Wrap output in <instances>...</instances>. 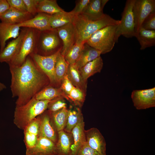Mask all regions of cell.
I'll use <instances>...</instances> for the list:
<instances>
[{"instance_id":"1","label":"cell","mask_w":155,"mask_h":155,"mask_svg":"<svg viewBox=\"0 0 155 155\" xmlns=\"http://www.w3.org/2000/svg\"><path fill=\"white\" fill-rule=\"evenodd\" d=\"M11 75L12 97H17L16 106L27 103L41 90L50 85L48 77L28 56L20 66H9Z\"/></svg>"},{"instance_id":"2","label":"cell","mask_w":155,"mask_h":155,"mask_svg":"<svg viewBox=\"0 0 155 155\" xmlns=\"http://www.w3.org/2000/svg\"><path fill=\"white\" fill-rule=\"evenodd\" d=\"M120 20L115 19L105 14L96 20L88 19L82 14L74 16L72 24L75 32V42L85 43L95 32L106 26L119 25Z\"/></svg>"},{"instance_id":"3","label":"cell","mask_w":155,"mask_h":155,"mask_svg":"<svg viewBox=\"0 0 155 155\" xmlns=\"http://www.w3.org/2000/svg\"><path fill=\"white\" fill-rule=\"evenodd\" d=\"M51 100H39L33 97L25 104L16 106L13 122L19 129L24 130L26 126L47 109Z\"/></svg>"},{"instance_id":"4","label":"cell","mask_w":155,"mask_h":155,"mask_svg":"<svg viewBox=\"0 0 155 155\" xmlns=\"http://www.w3.org/2000/svg\"><path fill=\"white\" fill-rule=\"evenodd\" d=\"M118 25L108 26L97 31L91 36L86 43L99 51L101 54L110 52L117 43L115 33Z\"/></svg>"},{"instance_id":"5","label":"cell","mask_w":155,"mask_h":155,"mask_svg":"<svg viewBox=\"0 0 155 155\" xmlns=\"http://www.w3.org/2000/svg\"><path fill=\"white\" fill-rule=\"evenodd\" d=\"M63 43L56 29L40 31L36 42V53L47 56L62 49Z\"/></svg>"},{"instance_id":"6","label":"cell","mask_w":155,"mask_h":155,"mask_svg":"<svg viewBox=\"0 0 155 155\" xmlns=\"http://www.w3.org/2000/svg\"><path fill=\"white\" fill-rule=\"evenodd\" d=\"M26 28V32L19 51L14 58L8 63L9 66H20L30 55L35 53L36 42L40 31L33 28Z\"/></svg>"},{"instance_id":"7","label":"cell","mask_w":155,"mask_h":155,"mask_svg":"<svg viewBox=\"0 0 155 155\" xmlns=\"http://www.w3.org/2000/svg\"><path fill=\"white\" fill-rule=\"evenodd\" d=\"M135 0H127L122 14L120 23L117 26L115 33L117 43L121 36L127 38L135 37V23L133 7Z\"/></svg>"},{"instance_id":"8","label":"cell","mask_w":155,"mask_h":155,"mask_svg":"<svg viewBox=\"0 0 155 155\" xmlns=\"http://www.w3.org/2000/svg\"><path fill=\"white\" fill-rule=\"evenodd\" d=\"M61 50L49 56H44L36 53H32L29 55L36 65L48 77L50 85L55 87L59 85L55 76V67L57 59Z\"/></svg>"},{"instance_id":"9","label":"cell","mask_w":155,"mask_h":155,"mask_svg":"<svg viewBox=\"0 0 155 155\" xmlns=\"http://www.w3.org/2000/svg\"><path fill=\"white\" fill-rule=\"evenodd\" d=\"M155 10V0H135L133 11L136 34L142 28L145 19L150 13Z\"/></svg>"},{"instance_id":"10","label":"cell","mask_w":155,"mask_h":155,"mask_svg":"<svg viewBox=\"0 0 155 155\" xmlns=\"http://www.w3.org/2000/svg\"><path fill=\"white\" fill-rule=\"evenodd\" d=\"M131 98L134 106L138 110L145 109L155 106V87L132 92Z\"/></svg>"},{"instance_id":"11","label":"cell","mask_w":155,"mask_h":155,"mask_svg":"<svg viewBox=\"0 0 155 155\" xmlns=\"http://www.w3.org/2000/svg\"><path fill=\"white\" fill-rule=\"evenodd\" d=\"M40 116L41 121L39 137H45L56 144L58 138V132L52 120L51 112L46 110L40 115Z\"/></svg>"},{"instance_id":"12","label":"cell","mask_w":155,"mask_h":155,"mask_svg":"<svg viewBox=\"0 0 155 155\" xmlns=\"http://www.w3.org/2000/svg\"><path fill=\"white\" fill-rule=\"evenodd\" d=\"M86 142L88 145L100 155H106V142L99 130L92 127L85 130Z\"/></svg>"},{"instance_id":"13","label":"cell","mask_w":155,"mask_h":155,"mask_svg":"<svg viewBox=\"0 0 155 155\" xmlns=\"http://www.w3.org/2000/svg\"><path fill=\"white\" fill-rule=\"evenodd\" d=\"M26 29V28L22 29L18 36L10 42L0 53V63L6 62L8 63L16 56L19 51Z\"/></svg>"},{"instance_id":"14","label":"cell","mask_w":155,"mask_h":155,"mask_svg":"<svg viewBox=\"0 0 155 155\" xmlns=\"http://www.w3.org/2000/svg\"><path fill=\"white\" fill-rule=\"evenodd\" d=\"M26 155H57L56 144L51 140L39 137L35 145L26 149Z\"/></svg>"},{"instance_id":"15","label":"cell","mask_w":155,"mask_h":155,"mask_svg":"<svg viewBox=\"0 0 155 155\" xmlns=\"http://www.w3.org/2000/svg\"><path fill=\"white\" fill-rule=\"evenodd\" d=\"M50 15L42 13H38L33 18L17 24L20 28H33L40 31L53 29L50 23Z\"/></svg>"},{"instance_id":"16","label":"cell","mask_w":155,"mask_h":155,"mask_svg":"<svg viewBox=\"0 0 155 155\" xmlns=\"http://www.w3.org/2000/svg\"><path fill=\"white\" fill-rule=\"evenodd\" d=\"M40 115L30 122L24 129V141L26 149L34 147L39 137L40 123Z\"/></svg>"},{"instance_id":"17","label":"cell","mask_w":155,"mask_h":155,"mask_svg":"<svg viewBox=\"0 0 155 155\" xmlns=\"http://www.w3.org/2000/svg\"><path fill=\"white\" fill-rule=\"evenodd\" d=\"M56 29L63 43L61 53L64 57L68 50L75 42L74 28L71 23Z\"/></svg>"},{"instance_id":"18","label":"cell","mask_w":155,"mask_h":155,"mask_svg":"<svg viewBox=\"0 0 155 155\" xmlns=\"http://www.w3.org/2000/svg\"><path fill=\"white\" fill-rule=\"evenodd\" d=\"M108 0H90L82 14L91 20L98 19L105 14L103 11L104 8Z\"/></svg>"},{"instance_id":"19","label":"cell","mask_w":155,"mask_h":155,"mask_svg":"<svg viewBox=\"0 0 155 155\" xmlns=\"http://www.w3.org/2000/svg\"><path fill=\"white\" fill-rule=\"evenodd\" d=\"M84 126L83 116L71 132L73 138V143L71 148L70 155H75L81 146L86 142Z\"/></svg>"},{"instance_id":"20","label":"cell","mask_w":155,"mask_h":155,"mask_svg":"<svg viewBox=\"0 0 155 155\" xmlns=\"http://www.w3.org/2000/svg\"><path fill=\"white\" fill-rule=\"evenodd\" d=\"M20 27L17 24L0 22V53L5 47L6 42L10 38H16L19 35Z\"/></svg>"},{"instance_id":"21","label":"cell","mask_w":155,"mask_h":155,"mask_svg":"<svg viewBox=\"0 0 155 155\" xmlns=\"http://www.w3.org/2000/svg\"><path fill=\"white\" fill-rule=\"evenodd\" d=\"M33 17L28 12H21L10 7L0 16V20L2 22L16 24L22 23Z\"/></svg>"},{"instance_id":"22","label":"cell","mask_w":155,"mask_h":155,"mask_svg":"<svg viewBox=\"0 0 155 155\" xmlns=\"http://www.w3.org/2000/svg\"><path fill=\"white\" fill-rule=\"evenodd\" d=\"M73 143L71 133L63 130L58 132V138L56 144L57 155H70L71 148Z\"/></svg>"},{"instance_id":"23","label":"cell","mask_w":155,"mask_h":155,"mask_svg":"<svg viewBox=\"0 0 155 155\" xmlns=\"http://www.w3.org/2000/svg\"><path fill=\"white\" fill-rule=\"evenodd\" d=\"M103 65V60L100 56L88 63L79 70L83 78L87 82L90 76L100 73Z\"/></svg>"},{"instance_id":"24","label":"cell","mask_w":155,"mask_h":155,"mask_svg":"<svg viewBox=\"0 0 155 155\" xmlns=\"http://www.w3.org/2000/svg\"><path fill=\"white\" fill-rule=\"evenodd\" d=\"M101 54L99 51L90 46L86 42L78 60L75 64L80 69L88 63L100 56Z\"/></svg>"},{"instance_id":"25","label":"cell","mask_w":155,"mask_h":155,"mask_svg":"<svg viewBox=\"0 0 155 155\" xmlns=\"http://www.w3.org/2000/svg\"><path fill=\"white\" fill-rule=\"evenodd\" d=\"M34 97L39 100H51L60 97L67 99L60 87H55L50 85L43 88Z\"/></svg>"},{"instance_id":"26","label":"cell","mask_w":155,"mask_h":155,"mask_svg":"<svg viewBox=\"0 0 155 155\" xmlns=\"http://www.w3.org/2000/svg\"><path fill=\"white\" fill-rule=\"evenodd\" d=\"M67 75L74 87L80 89L86 93L87 82L83 78L75 64H69Z\"/></svg>"},{"instance_id":"27","label":"cell","mask_w":155,"mask_h":155,"mask_svg":"<svg viewBox=\"0 0 155 155\" xmlns=\"http://www.w3.org/2000/svg\"><path fill=\"white\" fill-rule=\"evenodd\" d=\"M74 16L71 11H65L50 16V23L51 28L56 29L72 22Z\"/></svg>"},{"instance_id":"28","label":"cell","mask_w":155,"mask_h":155,"mask_svg":"<svg viewBox=\"0 0 155 155\" xmlns=\"http://www.w3.org/2000/svg\"><path fill=\"white\" fill-rule=\"evenodd\" d=\"M135 37L140 44L141 50L155 45V30H146L141 28Z\"/></svg>"},{"instance_id":"29","label":"cell","mask_w":155,"mask_h":155,"mask_svg":"<svg viewBox=\"0 0 155 155\" xmlns=\"http://www.w3.org/2000/svg\"><path fill=\"white\" fill-rule=\"evenodd\" d=\"M64 11L55 0H40L37 7V13H44L51 15Z\"/></svg>"},{"instance_id":"30","label":"cell","mask_w":155,"mask_h":155,"mask_svg":"<svg viewBox=\"0 0 155 155\" xmlns=\"http://www.w3.org/2000/svg\"><path fill=\"white\" fill-rule=\"evenodd\" d=\"M68 114V109L67 108L51 112L52 120L58 132L65 128L67 122Z\"/></svg>"},{"instance_id":"31","label":"cell","mask_w":155,"mask_h":155,"mask_svg":"<svg viewBox=\"0 0 155 155\" xmlns=\"http://www.w3.org/2000/svg\"><path fill=\"white\" fill-rule=\"evenodd\" d=\"M61 53L57 57L55 67V76L59 85H61L63 79L67 75L69 65L64 57L61 54Z\"/></svg>"},{"instance_id":"32","label":"cell","mask_w":155,"mask_h":155,"mask_svg":"<svg viewBox=\"0 0 155 155\" xmlns=\"http://www.w3.org/2000/svg\"><path fill=\"white\" fill-rule=\"evenodd\" d=\"M83 116L81 111L78 107L68 109L67 119L66 126L63 130L67 132L71 133L73 129L77 124Z\"/></svg>"},{"instance_id":"33","label":"cell","mask_w":155,"mask_h":155,"mask_svg":"<svg viewBox=\"0 0 155 155\" xmlns=\"http://www.w3.org/2000/svg\"><path fill=\"white\" fill-rule=\"evenodd\" d=\"M85 43L75 42L68 50L64 57L69 64L76 63L80 55Z\"/></svg>"},{"instance_id":"34","label":"cell","mask_w":155,"mask_h":155,"mask_svg":"<svg viewBox=\"0 0 155 155\" xmlns=\"http://www.w3.org/2000/svg\"><path fill=\"white\" fill-rule=\"evenodd\" d=\"M86 94V93L82 90L74 86L67 96V100L76 106H82L85 101Z\"/></svg>"},{"instance_id":"35","label":"cell","mask_w":155,"mask_h":155,"mask_svg":"<svg viewBox=\"0 0 155 155\" xmlns=\"http://www.w3.org/2000/svg\"><path fill=\"white\" fill-rule=\"evenodd\" d=\"M63 98L60 97L51 100L48 104L47 110L53 112L67 108V104Z\"/></svg>"},{"instance_id":"36","label":"cell","mask_w":155,"mask_h":155,"mask_svg":"<svg viewBox=\"0 0 155 155\" xmlns=\"http://www.w3.org/2000/svg\"><path fill=\"white\" fill-rule=\"evenodd\" d=\"M142 28L146 30H155V10L150 13L145 19Z\"/></svg>"},{"instance_id":"37","label":"cell","mask_w":155,"mask_h":155,"mask_svg":"<svg viewBox=\"0 0 155 155\" xmlns=\"http://www.w3.org/2000/svg\"><path fill=\"white\" fill-rule=\"evenodd\" d=\"M90 0H79L76 1L73 9L71 12L75 16L81 14L85 9Z\"/></svg>"},{"instance_id":"38","label":"cell","mask_w":155,"mask_h":155,"mask_svg":"<svg viewBox=\"0 0 155 155\" xmlns=\"http://www.w3.org/2000/svg\"><path fill=\"white\" fill-rule=\"evenodd\" d=\"M75 155H100L96 150L90 147L86 142L80 147Z\"/></svg>"},{"instance_id":"39","label":"cell","mask_w":155,"mask_h":155,"mask_svg":"<svg viewBox=\"0 0 155 155\" xmlns=\"http://www.w3.org/2000/svg\"><path fill=\"white\" fill-rule=\"evenodd\" d=\"M40 0H23L27 11L34 17L37 14V7Z\"/></svg>"},{"instance_id":"40","label":"cell","mask_w":155,"mask_h":155,"mask_svg":"<svg viewBox=\"0 0 155 155\" xmlns=\"http://www.w3.org/2000/svg\"><path fill=\"white\" fill-rule=\"evenodd\" d=\"M10 7L19 11L27 12L23 0H7Z\"/></svg>"},{"instance_id":"41","label":"cell","mask_w":155,"mask_h":155,"mask_svg":"<svg viewBox=\"0 0 155 155\" xmlns=\"http://www.w3.org/2000/svg\"><path fill=\"white\" fill-rule=\"evenodd\" d=\"M74 87L67 75L62 81L60 86L63 92L66 97L67 99V96L69 94Z\"/></svg>"},{"instance_id":"42","label":"cell","mask_w":155,"mask_h":155,"mask_svg":"<svg viewBox=\"0 0 155 155\" xmlns=\"http://www.w3.org/2000/svg\"><path fill=\"white\" fill-rule=\"evenodd\" d=\"M7 0H0V16L9 8Z\"/></svg>"},{"instance_id":"43","label":"cell","mask_w":155,"mask_h":155,"mask_svg":"<svg viewBox=\"0 0 155 155\" xmlns=\"http://www.w3.org/2000/svg\"><path fill=\"white\" fill-rule=\"evenodd\" d=\"M6 88V86L4 84L0 82V92Z\"/></svg>"}]
</instances>
